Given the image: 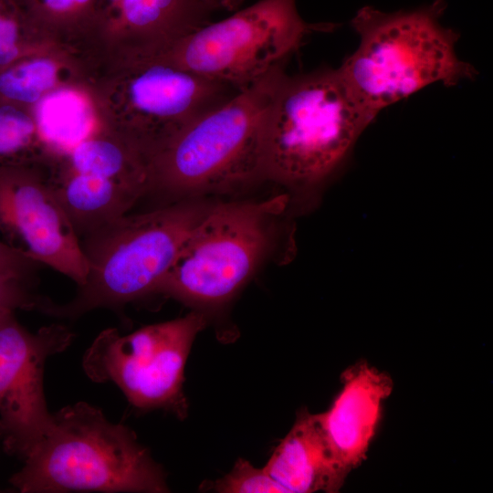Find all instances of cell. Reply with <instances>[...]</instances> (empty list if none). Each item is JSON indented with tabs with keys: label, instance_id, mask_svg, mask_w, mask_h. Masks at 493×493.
I'll use <instances>...</instances> for the list:
<instances>
[{
	"label": "cell",
	"instance_id": "cell-1",
	"mask_svg": "<svg viewBox=\"0 0 493 493\" xmlns=\"http://www.w3.org/2000/svg\"><path fill=\"white\" fill-rule=\"evenodd\" d=\"M446 9L444 0L394 12L365 5L351 18L360 41L337 71L374 118L430 85L454 87L477 76L457 55L459 33L441 22Z\"/></svg>",
	"mask_w": 493,
	"mask_h": 493
},
{
	"label": "cell",
	"instance_id": "cell-2",
	"mask_svg": "<svg viewBox=\"0 0 493 493\" xmlns=\"http://www.w3.org/2000/svg\"><path fill=\"white\" fill-rule=\"evenodd\" d=\"M9 479L21 493L167 492L162 467L128 426L79 402L53 414L52 424Z\"/></svg>",
	"mask_w": 493,
	"mask_h": 493
},
{
	"label": "cell",
	"instance_id": "cell-3",
	"mask_svg": "<svg viewBox=\"0 0 493 493\" xmlns=\"http://www.w3.org/2000/svg\"><path fill=\"white\" fill-rule=\"evenodd\" d=\"M285 64L206 112L154 155L152 188L175 195L226 192L265 180L269 110Z\"/></svg>",
	"mask_w": 493,
	"mask_h": 493
},
{
	"label": "cell",
	"instance_id": "cell-4",
	"mask_svg": "<svg viewBox=\"0 0 493 493\" xmlns=\"http://www.w3.org/2000/svg\"><path fill=\"white\" fill-rule=\"evenodd\" d=\"M374 119L337 68L287 74L268 114L265 180L297 189L320 184L344 163Z\"/></svg>",
	"mask_w": 493,
	"mask_h": 493
},
{
	"label": "cell",
	"instance_id": "cell-5",
	"mask_svg": "<svg viewBox=\"0 0 493 493\" xmlns=\"http://www.w3.org/2000/svg\"><path fill=\"white\" fill-rule=\"evenodd\" d=\"M210 204L180 201L123 216L80 237L88 273L67 303L49 301L41 312L77 319L100 308L121 309L154 294L188 235Z\"/></svg>",
	"mask_w": 493,
	"mask_h": 493
},
{
	"label": "cell",
	"instance_id": "cell-6",
	"mask_svg": "<svg viewBox=\"0 0 493 493\" xmlns=\"http://www.w3.org/2000/svg\"><path fill=\"white\" fill-rule=\"evenodd\" d=\"M285 205L283 196L211 205L155 293L195 306L228 301L262 261Z\"/></svg>",
	"mask_w": 493,
	"mask_h": 493
},
{
	"label": "cell",
	"instance_id": "cell-7",
	"mask_svg": "<svg viewBox=\"0 0 493 493\" xmlns=\"http://www.w3.org/2000/svg\"><path fill=\"white\" fill-rule=\"evenodd\" d=\"M335 27L306 22L296 0H259L178 38L170 62L243 90L286 63L308 36Z\"/></svg>",
	"mask_w": 493,
	"mask_h": 493
},
{
	"label": "cell",
	"instance_id": "cell-8",
	"mask_svg": "<svg viewBox=\"0 0 493 493\" xmlns=\"http://www.w3.org/2000/svg\"><path fill=\"white\" fill-rule=\"evenodd\" d=\"M203 313L151 324L121 335L102 330L83 356L87 376L96 383L111 382L141 410L165 409L185 416L184 372L197 333L205 326Z\"/></svg>",
	"mask_w": 493,
	"mask_h": 493
},
{
	"label": "cell",
	"instance_id": "cell-9",
	"mask_svg": "<svg viewBox=\"0 0 493 493\" xmlns=\"http://www.w3.org/2000/svg\"><path fill=\"white\" fill-rule=\"evenodd\" d=\"M75 334L61 323L32 333L15 312L0 315V444L24 461L49 430L53 414L44 393V369L64 351Z\"/></svg>",
	"mask_w": 493,
	"mask_h": 493
},
{
	"label": "cell",
	"instance_id": "cell-10",
	"mask_svg": "<svg viewBox=\"0 0 493 493\" xmlns=\"http://www.w3.org/2000/svg\"><path fill=\"white\" fill-rule=\"evenodd\" d=\"M0 232L41 265L84 283L88 265L80 239L52 184L0 165Z\"/></svg>",
	"mask_w": 493,
	"mask_h": 493
},
{
	"label": "cell",
	"instance_id": "cell-11",
	"mask_svg": "<svg viewBox=\"0 0 493 493\" xmlns=\"http://www.w3.org/2000/svg\"><path fill=\"white\" fill-rule=\"evenodd\" d=\"M330 408L320 414L326 435L341 464L351 472L366 458L381 406L393 391L389 374L365 361L349 367Z\"/></svg>",
	"mask_w": 493,
	"mask_h": 493
},
{
	"label": "cell",
	"instance_id": "cell-12",
	"mask_svg": "<svg viewBox=\"0 0 493 493\" xmlns=\"http://www.w3.org/2000/svg\"><path fill=\"white\" fill-rule=\"evenodd\" d=\"M264 468L287 493H336L350 473L335 454L320 414L307 409L299 412Z\"/></svg>",
	"mask_w": 493,
	"mask_h": 493
},
{
	"label": "cell",
	"instance_id": "cell-13",
	"mask_svg": "<svg viewBox=\"0 0 493 493\" xmlns=\"http://www.w3.org/2000/svg\"><path fill=\"white\" fill-rule=\"evenodd\" d=\"M52 186L79 239L128 214L144 195L115 181L76 172Z\"/></svg>",
	"mask_w": 493,
	"mask_h": 493
},
{
	"label": "cell",
	"instance_id": "cell-14",
	"mask_svg": "<svg viewBox=\"0 0 493 493\" xmlns=\"http://www.w3.org/2000/svg\"><path fill=\"white\" fill-rule=\"evenodd\" d=\"M36 119L41 137L62 150L88 138L92 127L89 104L79 94L68 89L46 96L37 106Z\"/></svg>",
	"mask_w": 493,
	"mask_h": 493
},
{
	"label": "cell",
	"instance_id": "cell-15",
	"mask_svg": "<svg viewBox=\"0 0 493 493\" xmlns=\"http://www.w3.org/2000/svg\"><path fill=\"white\" fill-rule=\"evenodd\" d=\"M119 6L122 20L138 30L170 27L179 38L208 23L198 0H108Z\"/></svg>",
	"mask_w": 493,
	"mask_h": 493
},
{
	"label": "cell",
	"instance_id": "cell-16",
	"mask_svg": "<svg viewBox=\"0 0 493 493\" xmlns=\"http://www.w3.org/2000/svg\"><path fill=\"white\" fill-rule=\"evenodd\" d=\"M55 79L56 68L47 59L11 66L0 71V96L12 101L34 102Z\"/></svg>",
	"mask_w": 493,
	"mask_h": 493
},
{
	"label": "cell",
	"instance_id": "cell-17",
	"mask_svg": "<svg viewBox=\"0 0 493 493\" xmlns=\"http://www.w3.org/2000/svg\"><path fill=\"white\" fill-rule=\"evenodd\" d=\"M211 488L223 493H287L264 467H255L242 458L228 474L213 482Z\"/></svg>",
	"mask_w": 493,
	"mask_h": 493
},
{
	"label": "cell",
	"instance_id": "cell-18",
	"mask_svg": "<svg viewBox=\"0 0 493 493\" xmlns=\"http://www.w3.org/2000/svg\"><path fill=\"white\" fill-rule=\"evenodd\" d=\"M35 126L31 118L9 103L0 105V161L13 158L27 149Z\"/></svg>",
	"mask_w": 493,
	"mask_h": 493
},
{
	"label": "cell",
	"instance_id": "cell-19",
	"mask_svg": "<svg viewBox=\"0 0 493 493\" xmlns=\"http://www.w3.org/2000/svg\"><path fill=\"white\" fill-rule=\"evenodd\" d=\"M48 299L36 294L30 283L0 278V315L16 309L40 311Z\"/></svg>",
	"mask_w": 493,
	"mask_h": 493
},
{
	"label": "cell",
	"instance_id": "cell-20",
	"mask_svg": "<svg viewBox=\"0 0 493 493\" xmlns=\"http://www.w3.org/2000/svg\"><path fill=\"white\" fill-rule=\"evenodd\" d=\"M38 262L19 248L0 241V278L16 279L31 284Z\"/></svg>",
	"mask_w": 493,
	"mask_h": 493
},
{
	"label": "cell",
	"instance_id": "cell-21",
	"mask_svg": "<svg viewBox=\"0 0 493 493\" xmlns=\"http://www.w3.org/2000/svg\"><path fill=\"white\" fill-rule=\"evenodd\" d=\"M6 0H0V67L11 64L19 54L20 24L16 17L5 9Z\"/></svg>",
	"mask_w": 493,
	"mask_h": 493
},
{
	"label": "cell",
	"instance_id": "cell-22",
	"mask_svg": "<svg viewBox=\"0 0 493 493\" xmlns=\"http://www.w3.org/2000/svg\"><path fill=\"white\" fill-rule=\"evenodd\" d=\"M92 0H41V4L48 11L58 14L71 12L77 8L84 7Z\"/></svg>",
	"mask_w": 493,
	"mask_h": 493
},
{
	"label": "cell",
	"instance_id": "cell-23",
	"mask_svg": "<svg viewBox=\"0 0 493 493\" xmlns=\"http://www.w3.org/2000/svg\"><path fill=\"white\" fill-rule=\"evenodd\" d=\"M200 5L207 11L225 9L233 11L238 8L243 0H198Z\"/></svg>",
	"mask_w": 493,
	"mask_h": 493
}]
</instances>
